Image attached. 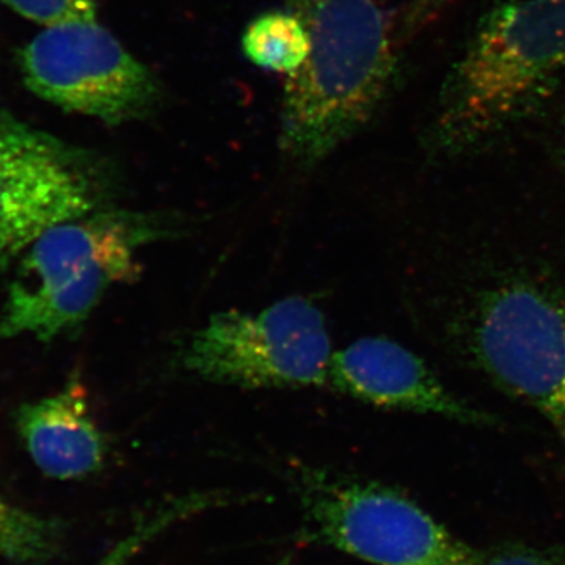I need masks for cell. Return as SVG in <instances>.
I'll list each match as a JSON object with an SVG mask.
<instances>
[{
    "instance_id": "2",
    "label": "cell",
    "mask_w": 565,
    "mask_h": 565,
    "mask_svg": "<svg viewBox=\"0 0 565 565\" xmlns=\"http://www.w3.org/2000/svg\"><path fill=\"white\" fill-rule=\"evenodd\" d=\"M565 84V0H500L446 73L424 151L452 161L484 150Z\"/></svg>"
},
{
    "instance_id": "6",
    "label": "cell",
    "mask_w": 565,
    "mask_h": 565,
    "mask_svg": "<svg viewBox=\"0 0 565 565\" xmlns=\"http://www.w3.org/2000/svg\"><path fill=\"white\" fill-rule=\"evenodd\" d=\"M286 476L315 541L373 565H475L478 550L381 482L289 462Z\"/></svg>"
},
{
    "instance_id": "11",
    "label": "cell",
    "mask_w": 565,
    "mask_h": 565,
    "mask_svg": "<svg viewBox=\"0 0 565 565\" xmlns=\"http://www.w3.org/2000/svg\"><path fill=\"white\" fill-rule=\"evenodd\" d=\"M234 501L236 498L225 492H191L163 500L147 514H141L129 533L111 546L96 565H131L148 545L169 533L173 526Z\"/></svg>"
},
{
    "instance_id": "9",
    "label": "cell",
    "mask_w": 565,
    "mask_h": 565,
    "mask_svg": "<svg viewBox=\"0 0 565 565\" xmlns=\"http://www.w3.org/2000/svg\"><path fill=\"white\" fill-rule=\"evenodd\" d=\"M327 386L386 411L441 416L478 427L497 423L492 414L451 392L422 356L390 338H360L333 352Z\"/></svg>"
},
{
    "instance_id": "3",
    "label": "cell",
    "mask_w": 565,
    "mask_h": 565,
    "mask_svg": "<svg viewBox=\"0 0 565 565\" xmlns=\"http://www.w3.org/2000/svg\"><path fill=\"white\" fill-rule=\"evenodd\" d=\"M310 52L282 92L278 147L311 170L371 121L396 70L392 25L374 0H291Z\"/></svg>"
},
{
    "instance_id": "4",
    "label": "cell",
    "mask_w": 565,
    "mask_h": 565,
    "mask_svg": "<svg viewBox=\"0 0 565 565\" xmlns=\"http://www.w3.org/2000/svg\"><path fill=\"white\" fill-rule=\"evenodd\" d=\"M189 226L174 212L114 206L58 223L22 256L0 308V338L31 333L50 341L81 326L110 286L139 277L141 248L184 236Z\"/></svg>"
},
{
    "instance_id": "10",
    "label": "cell",
    "mask_w": 565,
    "mask_h": 565,
    "mask_svg": "<svg viewBox=\"0 0 565 565\" xmlns=\"http://www.w3.org/2000/svg\"><path fill=\"white\" fill-rule=\"evenodd\" d=\"M18 430L33 462L50 478H85L102 470L106 460V438L88 411L79 379L54 396L22 405Z\"/></svg>"
},
{
    "instance_id": "14",
    "label": "cell",
    "mask_w": 565,
    "mask_h": 565,
    "mask_svg": "<svg viewBox=\"0 0 565 565\" xmlns=\"http://www.w3.org/2000/svg\"><path fill=\"white\" fill-rule=\"evenodd\" d=\"M33 22L57 28L73 22L96 21L95 0H0Z\"/></svg>"
},
{
    "instance_id": "7",
    "label": "cell",
    "mask_w": 565,
    "mask_h": 565,
    "mask_svg": "<svg viewBox=\"0 0 565 565\" xmlns=\"http://www.w3.org/2000/svg\"><path fill=\"white\" fill-rule=\"evenodd\" d=\"M102 159L0 115V273L55 225L110 206Z\"/></svg>"
},
{
    "instance_id": "17",
    "label": "cell",
    "mask_w": 565,
    "mask_h": 565,
    "mask_svg": "<svg viewBox=\"0 0 565 565\" xmlns=\"http://www.w3.org/2000/svg\"><path fill=\"white\" fill-rule=\"evenodd\" d=\"M557 154H559L561 161L565 163V121L563 129H561L559 140H557Z\"/></svg>"
},
{
    "instance_id": "13",
    "label": "cell",
    "mask_w": 565,
    "mask_h": 565,
    "mask_svg": "<svg viewBox=\"0 0 565 565\" xmlns=\"http://www.w3.org/2000/svg\"><path fill=\"white\" fill-rule=\"evenodd\" d=\"M63 526L9 504L0 498V557L21 565H40L54 559L62 548Z\"/></svg>"
},
{
    "instance_id": "1",
    "label": "cell",
    "mask_w": 565,
    "mask_h": 565,
    "mask_svg": "<svg viewBox=\"0 0 565 565\" xmlns=\"http://www.w3.org/2000/svg\"><path fill=\"white\" fill-rule=\"evenodd\" d=\"M441 338L544 416L565 445V273L537 255L471 256L441 296Z\"/></svg>"
},
{
    "instance_id": "15",
    "label": "cell",
    "mask_w": 565,
    "mask_h": 565,
    "mask_svg": "<svg viewBox=\"0 0 565 565\" xmlns=\"http://www.w3.org/2000/svg\"><path fill=\"white\" fill-rule=\"evenodd\" d=\"M475 565H565V550L501 544L489 550H478Z\"/></svg>"
},
{
    "instance_id": "12",
    "label": "cell",
    "mask_w": 565,
    "mask_h": 565,
    "mask_svg": "<svg viewBox=\"0 0 565 565\" xmlns=\"http://www.w3.org/2000/svg\"><path fill=\"white\" fill-rule=\"evenodd\" d=\"M243 51L259 68L291 74L302 66L310 52V35L296 13L273 11L248 24Z\"/></svg>"
},
{
    "instance_id": "8",
    "label": "cell",
    "mask_w": 565,
    "mask_h": 565,
    "mask_svg": "<svg viewBox=\"0 0 565 565\" xmlns=\"http://www.w3.org/2000/svg\"><path fill=\"white\" fill-rule=\"evenodd\" d=\"M20 66L36 96L107 125L141 120L162 102L158 77L96 21L40 32L20 52Z\"/></svg>"
},
{
    "instance_id": "5",
    "label": "cell",
    "mask_w": 565,
    "mask_h": 565,
    "mask_svg": "<svg viewBox=\"0 0 565 565\" xmlns=\"http://www.w3.org/2000/svg\"><path fill=\"white\" fill-rule=\"evenodd\" d=\"M332 355L321 308L291 296L262 310L212 315L180 341L173 366L204 384L233 388H321Z\"/></svg>"
},
{
    "instance_id": "16",
    "label": "cell",
    "mask_w": 565,
    "mask_h": 565,
    "mask_svg": "<svg viewBox=\"0 0 565 565\" xmlns=\"http://www.w3.org/2000/svg\"><path fill=\"white\" fill-rule=\"evenodd\" d=\"M452 0H412L403 21V36L412 39L426 29Z\"/></svg>"
}]
</instances>
